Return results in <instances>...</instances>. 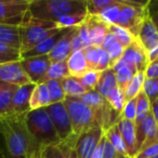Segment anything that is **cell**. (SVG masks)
<instances>
[{
    "mask_svg": "<svg viewBox=\"0 0 158 158\" xmlns=\"http://www.w3.org/2000/svg\"><path fill=\"white\" fill-rule=\"evenodd\" d=\"M26 115L0 118V133L5 142L3 158H27L33 151L40 148L27 129Z\"/></svg>",
    "mask_w": 158,
    "mask_h": 158,
    "instance_id": "cell-1",
    "label": "cell"
},
{
    "mask_svg": "<svg viewBox=\"0 0 158 158\" xmlns=\"http://www.w3.org/2000/svg\"><path fill=\"white\" fill-rule=\"evenodd\" d=\"M151 15L149 2L133 0H114V2L100 13V18L110 25H116L138 38L143 22Z\"/></svg>",
    "mask_w": 158,
    "mask_h": 158,
    "instance_id": "cell-2",
    "label": "cell"
},
{
    "mask_svg": "<svg viewBox=\"0 0 158 158\" xmlns=\"http://www.w3.org/2000/svg\"><path fill=\"white\" fill-rule=\"evenodd\" d=\"M29 12L38 20L56 23L63 16L88 11L86 0H33Z\"/></svg>",
    "mask_w": 158,
    "mask_h": 158,
    "instance_id": "cell-3",
    "label": "cell"
},
{
    "mask_svg": "<svg viewBox=\"0 0 158 158\" xmlns=\"http://www.w3.org/2000/svg\"><path fill=\"white\" fill-rule=\"evenodd\" d=\"M21 28V55L28 51L33 50L39 44L48 39L49 37L62 31L64 28H61L56 23L50 21L38 20L31 16L29 10L25 14L24 20L20 26Z\"/></svg>",
    "mask_w": 158,
    "mask_h": 158,
    "instance_id": "cell-4",
    "label": "cell"
},
{
    "mask_svg": "<svg viewBox=\"0 0 158 158\" xmlns=\"http://www.w3.org/2000/svg\"><path fill=\"white\" fill-rule=\"evenodd\" d=\"M26 125L33 140L40 148L62 144L46 108L34 110L27 113Z\"/></svg>",
    "mask_w": 158,
    "mask_h": 158,
    "instance_id": "cell-5",
    "label": "cell"
},
{
    "mask_svg": "<svg viewBox=\"0 0 158 158\" xmlns=\"http://www.w3.org/2000/svg\"><path fill=\"white\" fill-rule=\"evenodd\" d=\"M63 103L70 118L75 135L79 136L91 128L99 126L94 112L79 98H65Z\"/></svg>",
    "mask_w": 158,
    "mask_h": 158,
    "instance_id": "cell-6",
    "label": "cell"
},
{
    "mask_svg": "<svg viewBox=\"0 0 158 158\" xmlns=\"http://www.w3.org/2000/svg\"><path fill=\"white\" fill-rule=\"evenodd\" d=\"M46 110L50 116L51 121H52L53 126L55 128V131H56L62 143L67 142L74 136H77L73 132L70 118L68 116V113L63 102L51 104L48 107H46Z\"/></svg>",
    "mask_w": 158,
    "mask_h": 158,
    "instance_id": "cell-7",
    "label": "cell"
},
{
    "mask_svg": "<svg viewBox=\"0 0 158 158\" xmlns=\"http://www.w3.org/2000/svg\"><path fill=\"white\" fill-rule=\"evenodd\" d=\"M31 0H0V24L21 26Z\"/></svg>",
    "mask_w": 158,
    "mask_h": 158,
    "instance_id": "cell-8",
    "label": "cell"
},
{
    "mask_svg": "<svg viewBox=\"0 0 158 158\" xmlns=\"http://www.w3.org/2000/svg\"><path fill=\"white\" fill-rule=\"evenodd\" d=\"M104 136V131L100 126L89 129L78 136L75 145L77 158H91L97 149L98 145Z\"/></svg>",
    "mask_w": 158,
    "mask_h": 158,
    "instance_id": "cell-9",
    "label": "cell"
},
{
    "mask_svg": "<svg viewBox=\"0 0 158 158\" xmlns=\"http://www.w3.org/2000/svg\"><path fill=\"white\" fill-rule=\"evenodd\" d=\"M21 63L33 84L37 85L46 82L47 73L51 65L49 55L22 57Z\"/></svg>",
    "mask_w": 158,
    "mask_h": 158,
    "instance_id": "cell-10",
    "label": "cell"
},
{
    "mask_svg": "<svg viewBox=\"0 0 158 158\" xmlns=\"http://www.w3.org/2000/svg\"><path fill=\"white\" fill-rule=\"evenodd\" d=\"M0 82L16 87L33 84L23 68L21 61L10 62L0 65Z\"/></svg>",
    "mask_w": 158,
    "mask_h": 158,
    "instance_id": "cell-11",
    "label": "cell"
},
{
    "mask_svg": "<svg viewBox=\"0 0 158 158\" xmlns=\"http://www.w3.org/2000/svg\"><path fill=\"white\" fill-rule=\"evenodd\" d=\"M35 86V84H28L16 88L7 116H19V115H25L31 112L29 101H31V93Z\"/></svg>",
    "mask_w": 158,
    "mask_h": 158,
    "instance_id": "cell-12",
    "label": "cell"
},
{
    "mask_svg": "<svg viewBox=\"0 0 158 158\" xmlns=\"http://www.w3.org/2000/svg\"><path fill=\"white\" fill-rule=\"evenodd\" d=\"M78 28L79 26L65 28L63 36L60 38V40L55 44L53 50L49 53L51 63H56V62H62L67 60V57L73 52V40L78 33Z\"/></svg>",
    "mask_w": 158,
    "mask_h": 158,
    "instance_id": "cell-13",
    "label": "cell"
},
{
    "mask_svg": "<svg viewBox=\"0 0 158 158\" xmlns=\"http://www.w3.org/2000/svg\"><path fill=\"white\" fill-rule=\"evenodd\" d=\"M123 59L132 64L136 68V70L141 73H144L147 65L149 64L148 52L145 50L138 38H135L134 41L125 49Z\"/></svg>",
    "mask_w": 158,
    "mask_h": 158,
    "instance_id": "cell-14",
    "label": "cell"
},
{
    "mask_svg": "<svg viewBox=\"0 0 158 158\" xmlns=\"http://www.w3.org/2000/svg\"><path fill=\"white\" fill-rule=\"evenodd\" d=\"M85 23L88 28L91 46L101 47L106 36L110 34V24L102 20L100 16L89 14Z\"/></svg>",
    "mask_w": 158,
    "mask_h": 158,
    "instance_id": "cell-15",
    "label": "cell"
},
{
    "mask_svg": "<svg viewBox=\"0 0 158 158\" xmlns=\"http://www.w3.org/2000/svg\"><path fill=\"white\" fill-rule=\"evenodd\" d=\"M138 39L147 52L158 46V28L151 15L147 16L143 22L139 31Z\"/></svg>",
    "mask_w": 158,
    "mask_h": 158,
    "instance_id": "cell-16",
    "label": "cell"
},
{
    "mask_svg": "<svg viewBox=\"0 0 158 158\" xmlns=\"http://www.w3.org/2000/svg\"><path fill=\"white\" fill-rule=\"evenodd\" d=\"M112 69L114 70L115 76H116L117 86H118L119 89H121L125 92L126 88L130 84L134 75L138 73V70L132 64L125 61L123 57L113 65Z\"/></svg>",
    "mask_w": 158,
    "mask_h": 158,
    "instance_id": "cell-17",
    "label": "cell"
},
{
    "mask_svg": "<svg viewBox=\"0 0 158 158\" xmlns=\"http://www.w3.org/2000/svg\"><path fill=\"white\" fill-rule=\"evenodd\" d=\"M119 132L127 148L128 155L130 158H133L136 154V139H135V123L133 121L127 120L120 117L117 123Z\"/></svg>",
    "mask_w": 158,
    "mask_h": 158,
    "instance_id": "cell-18",
    "label": "cell"
},
{
    "mask_svg": "<svg viewBox=\"0 0 158 158\" xmlns=\"http://www.w3.org/2000/svg\"><path fill=\"white\" fill-rule=\"evenodd\" d=\"M66 62H67L69 76L75 77V78H80L82 75H85L89 70L84 50L72 52L69 56L67 57Z\"/></svg>",
    "mask_w": 158,
    "mask_h": 158,
    "instance_id": "cell-19",
    "label": "cell"
},
{
    "mask_svg": "<svg viewBox=\"0 0 158 158\" xmlns=\"http://www.w3.org/2000/svg\"><path fill=\"white\" fill-rule=\"evenodd\" d=\"M0 41L21 52V28L20 26L0 24Z\"/></svg>",
    "mask_w": 158,
    "mask_h": 158,
    "instance_id": "cell-20",
    "label": "cell"
},
{
    "mask_svg": "<svg viewBox=\"0 0 158 158\" xmlns=\"http://www.w3.org/2000/svg\"><path fill=\"white\" fill-rule=\"evenodd\" d=\"M51 104H52L51 103V98L50 94H49V90L46 82L37 84L35 86V88H34L31 97V101H29L31 110L46 108Z\"/></svg>",
    "mask_w": 158,
    "mask_h": 158,
    "instance_id": "cell-21",
    "label": "cell"
},
{
    "mask_svg": "<svg viewBox=\"0 0 158 158\" xmlns=\"http://www.w3.org/2000/svg\"><path fill=\"white\" fill-rule=\"evenodd\" d=\"M64 31L63 29L60 33L55 34V35L49 37L48 39H46L44 41H42L41 44H39L37 47L33 49V50L28 51V52L22 54V57H31V56H40V55H49V53L53 50V48L55 47V44H57V41L60 40V38L63 36Z\"/></svg>",
    "mask_w": 158,
    "mask_h": 158,
    "instance_id": "cell-22",
    "label": "cell"
},
{
    "mask_svg": "<svg viewBox=\"0 0 158 158\" xmlns=\"http://www.w3.org/2000/svg\"><path fill=\"white\" fill-rule=\"evenodd\" d=\"M101 48L103 50H105L106 52L108 53L110 57V61H112V67L117 61L123 57V51H125V48L120 44V42L117 40V38L115 37L112 34H108L106 36V38L104 39L103 44H102Z\"/></svg>",
    "mask_w": 158,
    "mask_h": 158,
    "instance_id": "cell-23",
    "label": "cell"
},
{
    "mask_svg": "<svg viewBox=\"0 0 158 158\" xmlns=\"http://www.w3.org/2000/svg\"><path fill=\"white\" fill-rule=\"evenodd\" d=\"M62 87H63L64 93L66 98H80L88 92L85 86L78 78L75 77H67V78L61 80Z\"/></svg>",
    "mask_w": 158,
    "mask_h": 158,
    "instance_id": "cell-24",
    "label": "cell"
},
{
    "mask_svg": "<svg viewBox=\"0 0 158 158\" xmlns=\"http://www.w3.org/2000/svg\"><path fill=\"white\" fill-rule=\"evenodd\" d=\"M104 136L105 139L110 143L114 149L116 151V153L120 154V155H125V156H129L128 155L127 148H126V145L123 143V140L121 138V134L119 132L118 126L114 125L110 128H108L107 130L104 131Z\"/></svg>",
    "mask_w": 158,
    "mask_h": 158,
    "instance_id": "cell-25",
    "label": "cell"
},
{
    "mask_svg": "<svg viewBox=\"0 0 158 158\" xmlns=\"http://www.w3.org/2000/svg\"><path fill=\"white\" fill-rule=\"evenodd\" d=\"M118 86H117L115 73L112 68H110V69L105 70V72H103L101 74V78H100L99 84H98V87L95 90L105 98L110 91L114 90Z\"/></svg>",
    "mask_w": 158,
    "mask_h": 158,
    "instance_id": "cell-26",
    "label": "cell"
},
{
    "mask_svg": "<svg viewBox=\"0 0 158 158\" xmlns=\"http://www.w3.org/2000/svg\"><path fill=\"white\" fill-rule=\"evenodd\" d=\"M16 88V86L0 82V118L7 116L9 113L10 104Z\"/></svg>",
    "mask_w": 158,
    "mask_h": 158,
    "instance_id": "cell-27",
    "label": "cell"
},
{
    "mask_svg": "<svg viewBox=\"0 0 158 158\" xmlns=\"http://www.w3.org/2000/svg\"><path fill=\"white\" fill-rule=\"evenodd\" d=\"M80 100H81L85 104H87V105L94 112V114L100 112V110L103 107H105L106 104H107L105 98L100 94L97 90L88 91L86 94H84L80 98Z\"/></svg>",
    "mask_w": 158,
    "mask_h": 158,
    "instance_id": "cell-28",
    "label": "cell"
},
{
    "mask_svg": "<svg viewBox=\"0 0 158 158\" xmlns=\"http://www.w3.org/2000/svg\"><path fill=\"white\" fill-rule=\"evenodd\" d=\"M105 100L113 110H115L117 114L121 115V112H123L126 102H127L125 98V93L121 89H119L118 87L115 88L106 95Z\"/></svg>",
    "mask_w": 158,
    "mask_h": 158,
    "instance_id": "cell-29",
    "label": "cell"
},
{
    "mask_svg": "<svg viewBox=\"0 0 158 158\" xmlns=\"http://www.w3.org/2000/svg\"><path fill=\"white\" fill-rule=\"evenodd\" d=\"M145 80V74L144 73L138 72L134 77L132 78V80L130 81V84L128 85V87L125 90V98L126 101H129L131 99L138 97V94L143 90V85H144Z\"/></svg>",
    "mask_w": 158,
    "mask_h": 158,
    "instance_id": "cell-30",
    "label": "cell"
},
{
    "mask_svg": "<svg viewBox=\"0 0 158 158\" xmlns=\"http://www.w3.org/2000/svg\"><path fill=\"white\" fill-rule=\"evenodd\" d=\"M67 77H69L67 62H56V63H51L48 73H47L46 81H48V80H63Z\"/></svg>",
    "mask_w": 158,
    "mask_h": 158,
    "instance_id": "cell-31",
    "label": "cell"
},
{
    "mask_svg": "<svg viewBox=\"0 0 158 158\" xmlns=\"http://www.w3.org/2000/svg\"><path fill=\"white\" fill-rule=\"evenodd\" d=\"M152 112V102L144 93V91H141L136 97V118L134 123H139Z\"/></svg>",
    "mask_w": 158,
    "mask_h": 158,
    "instance_id": "cell-32",
    "label": "cell"
},
{
    "mask_svg": "<svg viewBox=\"0 0 158 158\" xmlns=\"http://www.w3.org/2000/svg\"><path fill=\"white\" fill-rule=\"evenodd\" d=\"M102 51H103V49L101 47H97V46H90L84 50L85 57H86L89 70H97L98 72Z\"/></svg>",
    "mask_w": 158,
    "mask_h": 158,
    "instance_id": "cell-33",
    "label": "cell"
},
{
    "mask_svg": "<svg viewBox=\"0 0 158 158\" xmlns=\"http://www.w3.org/2000/svg\"><path fill=\"white\" fill-rule=\"evenodd\" d=\"M48 87L49 94L51 98V103H61L65 100V93H64L63 87H62L61 80H48L46 81Z\"/></svg>",
    "mask_w": 158,
    "mask_h": 158,
    "instance_id": "cell-34",
    "label": "cell"
},
{
    "mask_svg": "<svg viewBox=\"0 0 158 158\" xmlns=\"http://www.w3.org/2000/svg\"><path fill=\"white\" fill-rule=\"evenodd\" d=\"M110 33L117 38V40L120 42V44L125 49L129 47L135 39L128 31L119 26H116V25H110Z\"/></svg>",
    "mask_w": 158,
    "mask_h": 158,
    "instance_id": "cell-35",
    "label": "cell"
},
{
    "mask_svg": "<svg viewBox=\"0 0 158 158\" xmlns=\"http://www.w3.org/2000/svg\"><path fill=\"white\" fill-rule=\"evenodd\" d=\"M101 72H97V70H88L85 75H82L80 78H78L81 84L85 86V88L88 91L95 90L99 84V80L101 78Z\"/></svg>",
    "mask_w": 158,
    "mask_h": 158,
    "instance_id": "cell-36",
    "label": "cell"
},
{
    "mask_svg": "<svg viewBox=\"0 0 158 158\" xmlns=\"http://www.w3.org/2000/svg\"><path fill=\"white\" fill-rule=\"evenodd\" d=\"M143 91L149 101L153 102L158 99V78H145Z\"/></svg>",
    "mask_w": 158,
    "mask_h": 158,
    "instance_id": "cell-37",
    "label": "cell"
},
{
    "mask_svg": "<svg viewBox=\"0 0 158 158\" xmlns=\"http://www.w3.org/2000/svg\"><path fill=\"white\" fill-rule=\"evenodd\" d=\"M121 118L127 119V120L130 121H135L136 118V98L134 99H131L129 101L126 102L125 107H123V112H121L120 115Z\"/></svg>",
    "mask_w": 158,
    "mask_h": 158,
    "instance_id": "cell-38",
    "label": "cell"
},
{
    "mask_svg": "<svg viewBox=\"0 0 158 158\" xmlns=\"http://www.w3.org/2000/svg\"><path fill=\"white\" fill-rule=\"evenodd\" d=\"M41 158H65V146L62 143L57 146L44 147Z\"/></svg>",
    "mask_w": 158,
    "mask_h": 158,
    "instance_id": "cell-39",
    "label": "cell"
},
{
    "mask_svg": "<svg viewBox=\"0 0 158 158\" xmlns=\"http://www.w3.org/2000/svg\"><path fill=\"white\" fill-rule=\"evenodd\" d=\"M157 155H158V143H156V144L149 145V146L139 151L133 158H153Z\"/></svg>",
    "mask_w": 158,
    "mask_h": 158,
    "instance_id": "cell-40",
    "label": "cell"
},
{
    "mask_svg": "<svg viewBox=\"0 0 158 158\" xmlns=\"http://www.w3.org/2000/svg\"><path fill=\"white\" fill-rule=\"evenodd\" d=\"M144 74L145 78H158V57L147 65Z\"/></svg>",
    "mask_w": 158,
    "mask_h": 158,
    "instance_id": "cell-41",
    "label": "cell"
},
{
    "mask_svg": "<svg viewBox=\"0 0 158 158\" xmlns=\"http://www.w3.org/2000/svg\"><path fill=\"white\" fill-rule=\"evenodd\" d=\"M105 138V136H104ZM116 151L114 149V147L110 145V143L105 139V144H104V149L103 154H102V158H116Z\"/></svg>",
    "mask_w": 158,
    "mask_h": 158,
    "instance_id": "cell-42",
    "label": "cell"
},
{
    "mask_svg": "<svg viewBox=\"0 0 158 158\" xmlns=\"http://www.w3.org/2000/svg\"><path fill=\"white\" fill-rule=\"evenodd\" d=\"M0 53H3V54H8V55H21V52L19 50L12 48V47L8 46V44H3L1 41H0Z\"/></svg>",
    "mask_w": 158,
    "mask_h": 158,
    "instance_id": "cell-43",
    "label": "cell"
},
{
    "mask_svg": "<svg viewBox=\"0 0 158 158\" xmlns=\"http://www.w3.org/2000/svg\"><path fill=\"white\" fill-rule=\"evenodd\" d=\"M21 60H22V55H8L0 53V65L5 63H10V62L21 61Z\"/></svg>",
    "mask_w": 158,
    "mask_h": 158,
    "instance_id": "cell-44",
    "label": "cell"
},
{
    "mask_svg": "<svg viewBox=\"0 0 158 158\" xmlns=\"http://www.w3.org/2000/svg\"><path fill=\"white\" fill-rule=\"evenodd\" d=\"M104 144H105V138L103 136V139L101 140L100 144L98 145L97 149H95L94 154H93L91 158H102V154H103V149H104Z\"/></svg>",
    "mask_w": 158,
    "mask_h": 158,
    "instance_id": "cell-45",
    "label": "cell"
},
{
    "mask_svg": "<svg viewBox=\"0 0 158 158\" xmlns=\"http://www.w3.org/2000/svg\"><path fill=\"white\" fill-rule=\"evenodd\" d=\"M152 114H153L155 123L158 127V99L152 102Z\"/></svg>",
    "mask_w": 158,
    "mask_h": 158,
    "instance_id": "cell-46",
    "label": "cell"
},
{
    "mask_svg": "<svg viewBox=\"0 0 158 158\" xmlns=\"http://www.w3.org/2000/svg\"><path fill=\"white\" fill-rule=\"evenodd\" d=\"M42 151H44V148L35 149V151H33L28 156H27V158H41L42 157Z\"/></svg>",
    "mask_w": 158,
    "mask_h": 158,
    "instance_id": "cell-47",
    "label": "cell"
},
{
    "mask_svg": "<svg viewBox=\"0 0 158 158\" xmlns=\"http://www.w3.org/2000/svg\"><path fill=\"white\" fill-rule=\"evenodd\" d=\"M158 57V46L155 47L153 50H151L148 52V59H149V63L154 60H156Z\"/></svg>",
    "mask_w": 158,
    "mask_h": 158,
    "instance_id": "cell-48",
    "label": "cell"
},
{
    "mask_svg": "<svg viewBox=\"0 0 158 158\" xmlns=\"http://www.w3.org/2000/svg\"><path fill=\"white\" fill-rule=\"evenodd\" d=\"M151 16H152V19H153L154 23L156 24V26H157V28H158V9L156 10L155 12H153V13L151 14Z\"/></svg>",
    "mask_w": 158,
    "mask_h": 158,
    "instance_id": "cell-49",
    "label": "cell"
},
{
    "mask_svg": "<svg viewBox=\"0 0 158 158\" xmlns=\"http://www.w3.org/2000/svg\"><path fill=\"white\" fill-rule=\"evenodd\" d=\"M116 158H130V157H129V156L120 155V154H118V153H117V155H116Z\"/></svg>",
    "mask_w": 158,
    "mask_h": 158,
    "instance_id": "cell-50",
    "label": "cell"
},
{
    "mask_svg": "<svg viewBox=\"0 0 158 158\" xmlns=\"http://www.w3.org/2000/svg\"><path fill=\"white\" fill-rule=\"evenodd\" d=\"M153 158H158V155H157V156H155V157H153Z\"/></svg>",
    "mask_w": 158,
    "mask_h": 158,
    "instance_id": "cell-51",
    "label": "cell"
}]
</instances>
